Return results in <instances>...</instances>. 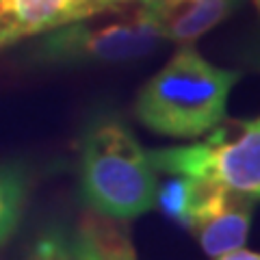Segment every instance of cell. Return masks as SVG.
I'll return each mask as SVG.
<instances>
[{
  "instance_id": "obj_1",
  "label": "cell",
  "mask_w": 260,
  "mask_h": 260,
  "mask_svg": "<svg viewBox=\"0 0 260 260\" xmlns=\"http://www.w3.org/2000/svg\"><path fill=\"white\" fill-rule=\"evenodd\" d=\"M241 74L204 59L195 48H180L141 87L137 119L156 135L195 139L225 119L228 98Z\"/></svg>"
},
{
  "instance_id": "obj_2",
  "label": "cell",
  "mask_w": 260,
  "mask_h": 260,
  "mask_svg": "<svg viewBox=\"0 0 260 260\" xmlns=\"http://www.w3.org/2000/svg\"><path fill=\"white\" fill-rule=\"evenodd\" d=\"M78 180L83 202L107 219H135L158 204V176L148 150L115 119L85 133Z\"/></svg>"
},
{
  "instance_id": "obj_3",
  "label": "cell",
  "mask_w": 260,
  "mask_h": 260,
  "mask_svg": "<svg viewBox=\"0 0 260 260\" xmlns=\"http://www.w3.org/2000/svg\"><path fill=\"white\" fill-rule=\"evenodd\" d=\"M160 42L148 7L128 3L46 32L32 56L52 65L124 63L148 56Z\"/></svg>"
},
{
  "instance_id": "obj_4",
  "label": "cell",
  "mask_w": 260,
  "mask_h": 260,
  "mask_svg": "<svg viewBox=\"0 0 260 260\" xmlns=\"http://www.w3.org/2000/svg\"><path fill=\"white\" fill-rule=\"evenodd\" d=\"M148 154L156 172L208 180L247 200H260V126L254 121H221L198 143Z\"/></svg>"
},
{
  "instance_id": "obj_5",
  "label": "cell",
  "mask_w": 260,
  "mask_h": 260,
  "mask_svg": "<svg viewBox=\"0 0 260 260\" xmlns=\"http://www.w3.org/2000/svg\"><path fill=\"white\" fill-rule=\"evenodd\" d=\"M174 178L165 191H158V200H162L167 215L198 234L208 256L219 258L245 245L254 219V200L208 180Z\"/></svg>"
},
{
  "instance_id": "obj_6",
  "label": "cell",
  "mask_w": 260,
  "mask_h": 260,
  "mask_svg": "<svg viewBox=\"0 0 260 260\" xmlns=\"http://www.w3.org/2000/svg\"><path fill=\"white\" fill-rule=\"evenodd\" d=\"M113 7L117 0H0V52Z\"/></svg>"
},
{
  "instance_id": "obj_7",
  "label": "cell",
  "mask_w": 260,
  "mask_h": 260,
  "mask_svg": "<svg viewBox=\"0 0 260 260\" xmlns=\"http://www.w3.org/2000/svg\"><path fill=\"white\" fill-rule=\"evenodd\" d=\"M162 39L189 44L232 15L239 0H141Z\"/></svg>"
},
{
  "instance_id": "obj_8",
  "label": "cell",
  "mask_w": 260,
  "mask_h": 260,
  "mask_svg": "<svg viewBox=\"0 0 260 260\" xmlns=\"http://www.w3.org/2000/svg\"><path fill=\"white\" fill-rule=\"evenodd\" d=\"M28 198V176L18 162H0V245L18 230Z\"/></svg>"
},
{
  "instance_id": "obj_9",
  "label": "cell",
  "mask_w": 260,
  "mask_h": 260,
  "mask_svg": "<svg viewBox=\"0 0 260 260\" xmlns=\"http://www.w3.org/2000/svg\"><path fill=\"white\" fill-rule=\"evenodd\" d=\"M24 260H80L78 232H68L61 225H52L32 241Z\"/></svg>"
},
{
  "instance_id": "obj_10",
  "label": "cell",
  "mask_w": 260,
  "mask_h": 260,
  "mask_svg": "<svg viewBox=\"0 0 260 260\" xmlns=\"http://www.w3.org/2000/svg\"><path fill=\"white\" fill-rule=\"evenodd\" d=\"M80 230L87 232V237L93 241L98 251L107 260H137L128 237L117 228L98 221V219H87Z\"/></svg>"
},
{
  "instance_id": "obj_11",
  "label": "cell",
  "mask_w": 260,
  "mask_h": 260,
  "mask_svg": "<svg viewBox=\"0 0 260 260\" xmlns=\"http://www.w3.org/2000/svg\"><path fill=\"white\" fill-rule=\"evenodd\" d=\"M78 241H80V260H107L100 251H98L93 241L87 237V232L78 230Z\"/></svg>"
},
{
  "instance_id": "obj_12",
  "label": "cell",
  "mask_w": 260,
  "mask_h": 260,
  "mask_svg": "<svg viewBox=\"0 0 260 260\" xmlns=\"http://www.w3.org/2000/svg\"><path fill=\"white\" fill-rule=\"evenodd\" d=\"M217 260H260V254L241 247V249H234V251H228V254L219 256Z\"/></svg>"
},
{
  "instance_id": "obj_13",
  "label": "cell",
  "mask_w": 260,
  "mask_h": 260,
  "mask_svg": "<svg viewBox=\"0 0 260 260\" xmlns=\"http://www.w3.org/2000/svg\"><path fill=\"white\" fill-rule=\"evenodd\" d=\"M128 3H141V0H117V5H128Z\"/></svg>"
},
{
  "instance_id": "obj_14",
  "label": "cell",
  "mask_w": 260,
  "mask_h": 260,
  "mask_svg": "<svg viewBox=\"0 0 260 260\" xmlns=\"http://www.w3.org/2000/svg\"><path fill=\"white\" fill-rule=\"evenodd\" d=\"M254 124H256V126H260V115H258V117L254 119Z\"/></svg>"
},
{
  "instance_id": "obj_15",
  "label": "cell",
  "mask_w": 260,
  "mask_h": 260,
  "mask_svg": "<svg viewBox=\"0 0 260 260\" xmlns=\"http://www.w3.org/2000/svg\"><path fill=\"white\" fill-rule=\"evenodd\" d=\"M256 3H258V7H260V0H256Z\"/></svg>"
}]
</instances>
